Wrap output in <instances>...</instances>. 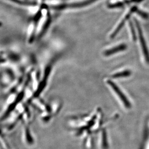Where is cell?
<instances>
[{
  "label": "cell",
  "mask_w": 149,
  "mask_h": 149,
  "mask_svg": "<svg viewBox=\"0 0 149 149\" xmlns=\"http://www.w3.org/2000/svg\"><path fill=\"white\" fill-rule=\"evenodd\" d=\"M131 74L130 71H125L123 72H119L115 74L113 76V77L117 78V77H126L129 76Z\"/></svg>",
  "instance_id": "cell-5"
},
{
  "label": "cell",
  "mask_w": 149,
  "mask_h": 149,
  "mask_svg": "<svg viewBox=\"0 0 149 149\" xmlns=\"http://www.w3.org/2000/svg\"><path fill=\"white\" fill-rule=\"evenodd\" d=\"M107 83L109 86H111L112 89L114 91L116 95L119 97V99L122 101V103L123 104L126 108H130L131 105L129 100H128L126 96H125L124 93H123L121 90L119 88L115 83H114L111 80H108L107 81Z\"/></svg>",
  "instance_id": "cell-1"
},
{
  "label": "cell",
  "mask_w": 149,
  "mask_h": 149,
  "mask_svg": "<svg viewBox=\"0 0 149 149\" xmlns=\"http://www.w3.org/2000/svg\"><path fill=\"white\" fill-rule=\"evenodd\" d=\"M98 0H84L83 1L77 2V3H67V4H63L61 6H55L54 8L58 9H63L66 8H81V7H85L86 6H89L90 4L95 3Z\"/></svg>",
  "instance_id": "cell-2"
},
{
  "label": "cell",
  "mask_w": 149,
  "mask_h": 149,
  "mask_svg": "<svg viewBox=\"0 0 149 149\" xmlns=\"http://www.w3.org/2000/svg\"><path fill=\"white\" fill-rule=\"evenodd\" d=\"M126 49V46L125 44L120 45L119 46L115 47L112 49H109L105 52L104 54L105 56H110L111 55L115 53H117L120 51L124 50Z\"/></svg>",
  "instance_id": "cell-4"
},
{
  "label": "cell",
  "mask_w": 149,
  "mask_h": 149,
  "mask_svg": "<svg viewBox=\"0 0 149 149\" xmlns=\"http://www.w3.org/2000/svg\"><path fill=\"white\" fill-rule=\"evenodd\" d=\"M44 0H40V3H42L43 2V1H44Z\"/></svg>",
  "instance_id": "cell-6"
},
{
  "label": "cell",
  "mask_w": 149,
  "mask_h": 149,
  "mask_svg": "<svg viewBox=\"0 0 149 149\" xmlns=\"http://www.w3.org/2000/svg\"><path fill=\"white\" fill-rule=\"evenodd\" d=\"M136 25L138 28V33H139V43L141 45V49H142V53L143 54L145 60L147 63H149V52L148 50V47L147 46L146 43L145 41L143 35L142 33L141 29L140 28L139 24L136 22Z\"/></svg>",
  "instance_id": "cell-3"
}]
</instances>
